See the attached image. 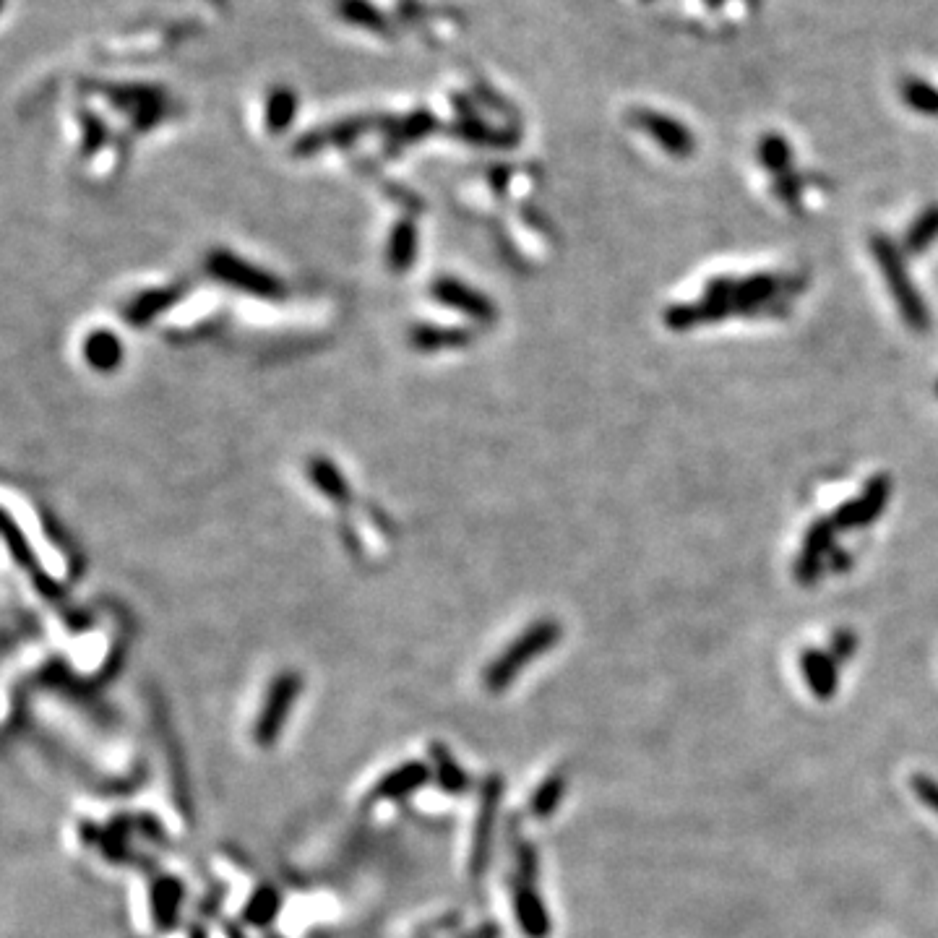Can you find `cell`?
Here are the masks:
<instances>
[{
  "mask_svg": "<svg viewBox=\"0 0 938 938\" xmlns=\"http://www.w3.org/2000/svg\"><path fill=\"white\" fill-rule=\"evenodd\" d=\"M430 759H433V777L441 785L443 793L449 795H464L469 790V774L464 767L451 756V751L443 743H433L430 746Z\"/></svg>",
  "mask_w": 938,
  "mask_h": 938,
  "instance_id": "4fadbf2b",
  "label": "cell"
},
{
  "mask_svg": "<svg viewBox=\"0 0 938 938\" xmlns=\"http://www.w3.org/2000/svg\"><path fill=\"white\" fill-rule=\"evenodd\" d=\"M282 910V897L274 886H261L253 892V897L248 899V905L243 910V918L248 920L256 928H264V925L274 923V918Z\"/></svg>",
  "mask_w": 938,
  "mask_h": 938,
  "instance_id": "2e32d148",
  "label": "cell"
},
{
  "mask_svg": "<svg viewBox=\"0 0 938 938\" xmlns=\"http://www.w3.org/2000/svg\"><path fill=\"white\" fill-rule=\"evenodd\" d=\"M634 123L636 128L647 131L649 136H652L665 152L673 154V157H691V154H694V136H691V131H686L678 120L641 110V113H634Z\"/></svg>",
  "mask_w": 938,
  "mask_h": 938,
  "instance_id": "9c48e42d",
  "label": "cell"
},
{
  "mask_svg": "<svg viewBox=\"0 0 938 938\" xmlns=\"http://www.w3.org/2000/svg\"><path fill=\"white\" fill-rule=\"evenodd\" d=\"M871 253L873 258H876V264H879L881 274H884V282L886 287H889V292H892L902 321H905L912 331H918V334L931 329V311H928V305H925L918 287L912 285L902 251H899L897 245L886 238V235H873Z\"/></svg>",
  "mask_w": 938,
  "mask_h": 938,
  "instance_id": "6da1fadb",
  "label": "cell"
},
{
  "mask_svg": "<svg viewBox=\"0 0 938 938\" xmlns=\"http://www.w3.org/2000/svg\"><path fill=\"white\" fill-rule=\"evenodd\" d=\"M149 894H152L149 905H152L154 925H157L159 931H172L178 925L180 907H183V884L175 876H162V879L154 881Z\"/></svg>",
  "mask_w": 938,
  "mask_h": 938,
  "instance_id": "8fae6325",
  "label": "cell"
},
{
  "mask_svg": "<svg viewBox=\"0 0 938 938\" xmlns=\"http://www.w3.org/2000/svg\"><path fill=\"white\" fill-rule=\"evenodd\" d=\"M936 394H938V381H936Z\"/></svg>",
  "mask_w": 938,
  "mask_h": 938,
  "instance_id": "4316f807",
  "label": "cell"
},
{
  "mask_svg": "<svg viewBox=\"0 0 938 938\" xmlns=\"http://www.w3.org/2000/svg\"><path fill=\"white\" fill-rule=\"evenodd\" d=\"M128 839V826L123 821L113 824L102 834V845H105V853L110 858H123V842Z\"/></svg>",
  "mask_w": 938,
  "mask_h": 938,
  "instance_id": "603a6c76",
  "label": "cell"
},
{
  "mask_svg": "<svg viewBox=\"0 0 938 938\" xmlns=\"http://www.w3.org/2000/svg\"><path fill=\"white\" fill-rule=\"evenodd\" d=\"M892 496V480L889 475H873L858 498H850L832 514L837 529H860L876 522L884 514L886 503Z\"/></svg>",
  "mask_w": 938,
  "mask_h": 938,
  "instance_id": "8992f818",
  "label": "cell"
},
{
  "mask_svg": "<svg viewBox=\"0 0 938 938\" xmlns=\"http://www.w3.org/2000/svg\"><path fill=\"white\" fill-rule=\"evenodd\" d=\"M837 532L839 529L832 522V516H821L806 529L803 548H800L798 561H795V579L803 587H813L826 571V566H829L826 558L837 550Z\"/></svg>",
  "mask_w": 938,
  "mask_h": 938,
  "instance_id": "5b68a950",
  "label": "cell"
},
{
  "mask_svg": "<svg viewBox=\"0 0 938 938\" xmlns=\"http://www.w3.org/2000/svg\"><path fill=\"white\" fill-rule=\"evenodd\" d=\"M191 938H206V933L201 931V928H193V931H191Z\"/></svg>",
  "mask_w": 938,
  "mask_h": 938,
  "instance_id": "484cf974",
  "label": "cell"
},
{
  "mask_svg": "<svg viewBox=\"0 0 938 938\" xmlns=\"http://www.w3.org/2000/svg\"><path fill=\"white\" fill-rule=\"evenodd\" d=\"M514 915L527 938H548L553 931L548 905L532 881H514Z\"/></svg>",
  "mask_w": 938,
  "mask_h": 938,
  "instance_id": "52a82bcc",
  "label": "cell"
},
{
  "mask_svg": "<svg viewBox=\"0 0 938 938\" xmlns=\"http://www.w3.org/2000/svg\"><path fill=\"white\" fill-rule=\"evenodd\" d=\"M938 240V204H931L928 209L918 214V219L912 222L910 230L905 232V253L910 256H920L931 248L933 243Z\"/></svg>",
  "mask_w": 938,
  "mask_h": 938,
  "instance_id": "9a60e30c",
  "label": "cell"
},
{
  "mask_svg": "<svg viewBox=\"0 0 938 938\" xmlns=\"http://www.w3.org/2000/svg\"><path fill=\"white\" fill-rule=\"evenodd\" d=\"M467 938H501V931H498L496 923H485L475 933H469Z\"/></svg>",
  "mask_w": 938,
  "mask_h": 938,
  "instance_id": "d4e9b609",
  "label": "cell"
},
{
  "mask_svg": "<svg viewBox=\"0 0 938 938\" xmlns=\"http://www.w3.org/2000/svg\"><path fill=\"white\" fill-rule=\"evenodd\" d=\"M300 691H303V678L298 673H282L271 681L261 712L256 717V725H253V738H256L258 746L269 748L277 743Z\"/></svg>",
  "mask_w": 938,
  "mask_h": 938,
  "instance_id": "277c9868",
  "label": "cell"
},
{
  "mask_svg": "<svg viewBox=\"0 0 938 938\" xmlns=\"http://www.w3.org/2000/svg\"><path fill=\"white\" fill-rule=\"evenodd\" d=\"M566 787H569V774L566 772H553L550 777L537 785L535 795L529 800V811L535 819H550L555 808L561 806V800L566 798Z\"/></svg>",
  "mask_w": 938,
  "mask_h": 938,
  "instance_id": "5bb4252c",
  "label": "cell"
},
{
  "mask_svg": "<svg viewBox=\"0 0 938 938\" xmlns=\"http://www.w3.org/2000/svg\"><path fill=\"white\" fill-rule=\"evenodd\" d=\"M855 652H858V636H855L850 628H839L837 634L832 636V649H829V654H832L837 662H847L853 660Z\"/></svg>",
  "mask_w": 938,
  "mask_h": 938,
  "instance_id": "44dd1931",
  "label": "cell"
},
{
  "mask_svg": "<svg viewBox=\"0 0 938 938\" xmlns=\"http://www.w3.org/2000/svg\"><path fill=\"white\" fill-rule=\"evenodd\" d=\"M503 803V780L498 774H490L480 787L477 800L475 824H472V842H469V873L472 879H480L490 863L493 853V832H496L498 813Z\"/></svg>",
  "mask_w": 938,
  "mask_h": 938,
  "instance_id": "3957f363",
  "label": "cell"
},
{
  "mask_svg": "<svg viewBox=\"0 0 938 938\" xmlns=\"http://www.w3.org/2000/svg\"><path fill=\"white\" fill-rule=\"evenodd\" d=\"M774 193H777V199L790 206V212H800V196H803V180H800V175H795L793 170L777 175V180H774Z\"/></svg>",
  "mask_w": 938,
  "mask_h": 938,
  "instance_id": "d6986e66",
  "label": "cell"
},
{
  "mask_svg": "<svg viewBox=\"0 0 938 938\" xmlns=\"http://www.w3.org/2000/svg\"><path fill=\"white\" fill-rule=\"evenodd\" d=\"M850 566H853V555L847 553V550L837 548L832 555H829V566H826V569H832L834 574H845Z\"/></svg>",
  "mask_w": 938,
  "mask_h": 938,
  "instance_id": "cb8c5ba5",
  "label": "cell"
},
{
  "mask_svg": "<svg viewBox=\"0 0 938 938\" xmlns=\"http://www.w3.org/2000/svg\"><path fill=\"white\" fill-rule=\"evenodd\" d=\"M759 159L761 165L767 167L769 172H774V175L790 172V146L780 136H764L759 146Z\"/></svg>",
  "mask_w": 938,
  "mask_h": 938,
  "instance_id": "ac0fdd59",
  "label": "cell"
},
{
  "mask_svg": "<svg viewBox=\"0 0 938 938\" xmlns=\"http://www.w3.org/2000/svg\"><path fill=\"white\" fill-rule=\"evenodd\" d=\"M558 639H561V623L558 621L545 618V621L532 623L522 636L511 641L506 652L498 654L496 660L490 662L488 673H485V683H488L490 691L493 694L506 691L516 675L522 673L529 662L537 660L540 654L550 652L558 644Z\"/></svg>",
  "mask_w": 938,
  "mask_h": 938,
  "instance_id": "7a4b0ae2",
  "label": "cell"
},
{
  "mask_svg": "<svg viewBox=\"0 0 938 938\" xmlns=\"http://www.w3.org/2000/svg\"><path fill=\"white\" fill-rule=\"evenodd\" d=\"M905 97L915 110H920V113H925V115L938 113V92H933V89H928V86H923V84L907 86Z\"/></svg>",
  "mask_w": 938,
  "mask_h": 938,
  "instance_id": "ffe728a7",
  "label": "cell"
},
{
  "mask_svg": "<svg viewBox=\"0 0 938 938\" xmlns=\"http://www.w3.org/2000/svg\"><path fill=\"white\" fill-rule=\"evenodd\" d=\"M839 662L829 652L821 649H806L800 654V673L806 681L808 691L819 701H829L837 696L839 688Z\"/></svg>",
  "mask_w": 938,
  "mask_h": 938,
  "instance_id": "30bf717a",
  "label": "cell"
},
{
  "mask_svg": "<svg viewBox=\"0 0 938 938\" xmlns=\"http://www.w3.org/2000/svg\"><path fill=\"white\" fill-rule=\"evenodd\" d=\"M298 110V100H295V92L285 89V86H279L274 92L269 94V105H266V123H269L271 131H282L287 128V123L292 120Z\"/></svg>",
  "mask_w": 938,
  "mask_h": 938,
  "instance_id": "e0dca14e",
  "label": "cell"
},
{
  "mask_svg": "<svg viewBox=\"0 0 938 938\" xmlns=\"http://www.w3.org/2000/svg\"><path fill=\"white\" fill-rule=\"evenodd\" d=\"M912 790L918 795V800H923L925 806L931 808L933 813L938 816V782L931 780V777H925V774H915L910 780Z\"/></svg>",
  "mask_w": 938,
  "mask_h": 938,
  "instance_id": "7402d4cb",
  "label": "cell"
},
{
  "mask_svg": "<svg viewBox=\"0 0 938 938\" xmlns=\"http://www.w3.org/2000/svg\"><path fill=\"white\" fill-rule=\"evenodd\" d=\"M334 8H337L339 19L352 24V27H360L373 34H384V37L394 34L389 16L378 6H373L370 0H337Z\"/></svg>",
  "mask_w": 938,
  "mask_h": 938,
  "instance_id": "7c38bea8",
  "label": "cell"
},
{
  "mask_svg": "<svg viewBox=\"0 0 938 938\" xmlns=\"http://www.w3.org/2000/svg\"><path fill=\"white\" fill-rule=\"evenodd\" d=\"M433 777V767H428L425 761H404L397 769L386 772L381 780L370 790V800H404L417 793L420 787H425Z\"/></svg>",
  "mask_w": 938,
  "mask_h": 938,
  "instance_id": "ba28073f",
  "label": "cell"
}]
</instances>
